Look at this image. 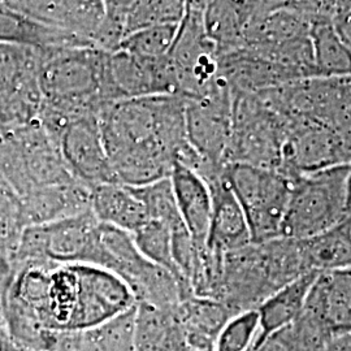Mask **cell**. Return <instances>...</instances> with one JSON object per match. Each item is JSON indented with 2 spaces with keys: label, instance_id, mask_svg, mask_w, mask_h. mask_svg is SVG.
Masks as SVG:
<instances>
[{
  "label": "cell",
  "instance_id": "cell-13",
  "mask_svg": "<svg viewBox=\"0 0 351 351\" xmlns=\"http://www.w3.org/2000/svg\"><path fill=\"white\" fill-rule=\"evenodd\" d=\"M10 7L43 25L63 30L95 49L104 17V1L98 0H26L7 1Z\"/></svg>",
  "mask_w": 351,
  "mask_h": 351
},
{
  "label": "cell",
  "instance_id": "cell-21",
  "mask_svg": "<svg viewBox=\"0 0 351 351\" xmlns=\"http://www.w3.org/2000/svg\"><path fill=\"white\" fill-rule=\"evenodd\" d=\"M232 314L221 302L190 297L176 310V320L194 351H213L215 339Z\"/></svg>",
  "mask_w": 351,
  "mask_h": 351
},
{
  "label": "cell",
  "instance_id": "cell-5",
  "mask_svg": "<svg viewBox=\"0 0 351 351\" xmlns=\"http://www.w3.org/2000/svg\"><path fill=\"white\" fill-rule=\"evenodd\" d=\"M226 178L245 213L251 243L282 237L291 182L280 171L226 164Z\"/></svg>",
  "mask_w": 351,
  "mask_h": 351
},
{
  "label": "cell",
  "instance_id": "cell-17",
  "mask_svg": "<svg viewBox=\"0 0 351 351\" xmlns=\"http://www.w3.org/2000/svg\"><path fill=\"white\" fill-rule=\"evenodd\" d=\"M176 204L190 237L206 246L213 215V197L208 185L188 167L176 163L169 176Z\"/></svg>",
  "mask_w": 351,
  "mask_h": 351
},
{
  "label": "cell",
  "instance_id": "cell-35",
  "mask_svg": "<svg viewBox=\"0 0 351 351\" xmlns=\"http://www.w3.org/2000/svg\"><path fill=\"white\" fill-rule=\"evenodd\" d=\"M326 351H351V333L330 339Z\"/></svg>",
  "mask_w": 351,
  "mask_h": 351
},
{
  "label": "cell",
  "instance_id": "cell-38",
  "mask_svg": "<svg viewBox=\"0 0 351 351\" xmlns=\"http://www.w3.org/2000/svg\"><path fill=\"white\" fill-rule=\"evenodd\" d=\"M250 351H255V348H254V349H252V350H250Z\"/></svg>",
  "mask_w": 351,
  "mask_h": 351
},
{
  "label": "cell",
  "instance_id": "cell-3",
  "mask_svg": "<svg viewBox=\"0 0 351 351\" xmlns=\"http://www.w3.org/2000/svg\"><path fill=\"white\" fill-rule=\"evenodd\" d=\"M348 164L290 178L282 237L306 239L350 217L346 206Z\"/></svg>",
  "mask_w": 351,
  "mask_h": 351
},
{
  "label": "cell",
  "instance_id": "cell-1",
  "mask_svg": "<svg viewBox=\"0 0 351 351\" xmlns=\"http://www.w3.org/2000/svg\"><path fill=\"white\" fill-rule=\"evenodd\" d=\"M185 108L180 95L103 104L98 121L116 182L143 186L169 178L191 147Z\"/></svg>",
  "mask_w": 351,
  "mask_h": 351
},
{
  "label": "cell",
  "instance_id": "cell-6",
  "mask_svg": "<svg viewBox=\"0 0 351 351\" xmlns=\"http://www.w3.org/2000/svg\"><path fill=\"white\" fill-rule=\"evenodd\" d=\"M203 8L204 1H186L184 19L168 55L177 95L185 99L207 94L221 81L219 50L206 34Z\"/></svg>",
  "mask_w": 351,
  "mask_h": 351
},
{
  "label": "cell",
  "instance_id": "cell-23",
  "mask_svg": "<svg viewBox=\"0 0 351 351\" xmlns=\"http://www.w3.org/2000/svg\"><path fill=\"white\" fill-rule=\"evenodd\" d=\"M300 243L310 272L351 271V216L322 234L300 239Z\"/></svg>",
  "mask_w": 351,
  "mask_h": 351
},
{
  "label": "cell",
  "instance_id": "cell-14",
  "mask_svg": "<svg viewBox=\"0 0 351 351\" xmlns=\"http://www.w3.org/2000/svg\"><path fill=\"white\" fill-rule=\"evenodd\" d=\"M302 315L330 339L351 333V271L319 274Z\"/></svg>",
  "mask_w": 351,
  "mask_h": 351
},
{
  "label": "cell",
  "instance_id": "cell-30",
  "mask_svg": "<svg viewBox=\"0 0 351 351\" xmlns=\"http://www.w3.org/2000/svg\"><path fill=\"white\" fill-rule=\"evenodd\" d=\"M172 233L173 232L169 226L159 221H149L132 236L141 254L149 259L151 263L156 264L171 272L182 287L172 256ZM184 291L186 293L185 289ZM186 295L190 297L188 293Z\"/></svg>",
  "mask_w": 351,
  "mask_h": 351
},
{
  "label": "cell",
  "instance_id": "cell-10",
  "mask_svg": "<svg viewBox=\"0 0 351 351\" xmlns=\"http://www.w3.org/2000/svg\"><path fill=\"white\" fill-rule=\"evenodd\" d=\"M351 163L350 145L339 128L319 121H294L289 125L280 172L293 178Z\"/></svg>",
  "mask_w": 351,
  "mask_h": 351
},
{
  "label": "cell",
  "instance_id": "cell-19",
  "mask_svg": "<svg viewBox=\"0 0 351 351\" xmlns=\"http://www.w3.org/2000/svg\"><path fill=\"white\" fill-rule=\"evenodd\" d=\"M0 45H16L39 50L91 47L63 30L43 25L0 1ZM94 49V47H93Z\"/></svg>",
  "mask_w": 351,
  "mask_h": 351
},
{
  "label": "cell",
  "instance_id": "cell-16",
  "mask_svg": "<svg viewBox=\"0 0 351 351\" xmlns=\"http://www.w3.org/2000/svg\"><path fill=\"white\" fill-rule=\"evenodd\" d=\"M21 201L27 226H43L91 211V190L69 180L33 189Z\"/></svg>",
  "mask_w": 351,
  "mask_h": 351
},
{
  "label": "cell",
  "instance_id": "cell-31",
  "mask_svg": "<svg viewBox=\"0 0 351 351\" xmlns=\"http://www.w3.org/2000/svg\"><path fill=\"white\" fill-rule=\"evenodd\" d=\"M178 25L154 26L139 30L126 37L117 50L126 51L143 60H162L172 50Z\"/></svg>",
  "mask_w": 351,
  "mask_h": 351
},
{
  "label": "cell",
  "instance_id": "cell-7",
  "mask_svg": "<svg viewBox=\"0 0 351 351\" xmlns=\"http://www.w3.org/2000/svg\"><path fill=\"white\" fill-rule=\"evenodd\" d=\"M40 60L39 49L0 45V124L5 133L38 121Z\"/></svg>",
  "mask_w": 351,
  "mask_h": 351
},
{
  "label": "cell",
  "instance_id": "cell-4",
  "mask_svg": "<svg viewBox=\"0 0 351 351\" xmlns=\"http://www.w3.org/2000/svg\"><path fill=\"white\" fill-rule=\"evenodd\" d=\"M232 137L226 164L280 171L289 121L268 107L259 94H234Z\"/></svg>",
  "mask_w": 351,
  "mask_h": 351
},
{
  "label": "cell",
  "instance_id": "cell-9",
  "mask_svg": "<svg viewBox=\"0 0 351 351\" xmlns=\"http://www.w3.org/2000/svg\"><path fill=\"white\" fill-rule=\"evenodd\" d=\"M156 95H177L168 56L162 60H143L124 50L106 52L101 71L104 103Z\"/></svg>",
  "mask_w": 351,
  "mask_h": 351
},
{
  "label": "cell",
  "instance_id": "cell-33",
  "mask_svg": "<svg viewBox=\"0 0 351 351\" xmlns=\"http://www.w3.org/2000/svg\"><path fill=\"white\" fill-rule=\"evenodd\" d=\"M333 25L337 30L341 39L351 50V1L348 8L339 13V16L333 20Z\"/></svg>",
  "mask_w": 351,
  "mask_h": 351
},
{
  "label": "cell",
  "instance_id": "cell-27",
  "mask_svg": "<svg viewBox=\"0 0 351 351\" xmlns=\"http://www.w3.org/2000/svg\"><path fill=\"white\" fill-rule=\"evenodd\" d=\"M330 337L301 315L293 324L278 330L255 346V351H326Z\"/></svg>",
  "mask_w": 351,
  "mask_h": 351
},
{
  "label": "cell",
  "instance_id": "cell-12",
  "mask_svg": "<svg viewBox=\"0 0 351 351\" xmlns=\"http://www.w3.org/2000/svg\"><path fill=\"white\" fill-rule=\"evenodd\" d=\"M58 149L69 175L90 190L116 182L97 116L75 120L66 126L58 141Z\"/></svg>",
  "mask_w": 351,
  "mask_h": 351
},
{
  "label": "cell",
  "instance_id": "cell-24",
  "mask_svg": "<svg viewBox=\"0 0 351 351\" xmlns=\"http://www.w3.org/2000/svg\"><path fill=\"white\" fill-rule=\"evenodd\" d=\"M176 310L167 311L137 304L136 351H194L182 336L176 320Z\"/></svg>",
  "mask_w": 351,
  "mask_h": 351
},
{
  "label": "cell",
  "instance_id": "cell-15",
  "mask_svg": "<svg viewBox=\"0 0 351 351\" xmlns=\"http://www.w3.org/2000/svg\"><path fill=\"white\" fill-rule=\"evenodd\" d=\"M213 197V215L207 236V249L219 255L243 249L251 243L245 213L230 188L226 173L207 182Z\"/></svg>",
  "mask_w": 351,
  "mask_h": 351
},
{
  "label": "cell",
  "instance_id": "cell-25",
  "mask_svg": "<svg viewBox=\"0 0 351 351\" xmlns=\"http://www.w3.org/2000/svg\"><path fill=\"white\" fill-rule=\"evenodd\" d=\"M310 38L316 77L351 75V50L341 39L332 21H313Z\"/></svg>",
  "mask_w": 351,
  "mask_h": 351
},
{
  "label": "cell",
  "instance_id": "cell-8",
  "mask_svg": "<svg viewBox=\"0 0 351 351\" xmlns=\"http://www.w3.org/2000/svg\"><path fill=\"white\" fill-rule=\"evenodd\" d=\"M77 298L66 332H88L137 307L125 282L95 265L75 264Z\"/></svg>",
  "mask_w": 351,
  "mask_h": 351
},
{
  "label": "cell",
  "instance_id": "cell-18",
  "mask_svg": "<svg viewBox=\"0 0 351 351\" xmlns=\"http://www.w3.org/2000/svg\"><path fill=\"white\" fill-rule=\"evenodd\" d=\"M261 1H204L203 24L219 55L239 50L258 13Z\"/></svg>",
  "mask_w": 351,
  "mask_h": 351
},
{
  "label": "cell",
  "instance_id": "cell-29",
  "mask_svg": "<svg viewBox=\"0 0 351 351\" xmlns=\"http://www.w3.org/2000/svg\"><path fill=\"white\" fill-rule=\"evenodd\" d=\"M143 203L150 221H159L176 232L185 228L177 210L175 194L169 178H163L143 186H132Z\"/></svg>",
  "mask_w": 351,
  "mask_h": 351
},
{
  "label": "cell",
  "instance_id": "cell-37",
  "mask_svg": "<svg viewBox=\"0 0 351 351\" xmlns=\"http://www.w3.org/2000/svg\"><path fill=\"white\" fill-rule=\"evenodd\" d=\"M5 132H4V129H3V126L0 124V136H3Z\"/></svg>",
  "mask_w": 351,
  "mask_h": 351
},
{
  "label": "cell",
  "instance_id": "cell-20",
  "mask_svg": "<svg viewBox=\"0 0 351 351\" xmlns=\"http://www.w3.org/2000/svg\"><path fill=\"white\" fill-rule=\"evenodd\" d=\"M91 213L101 224L119 228L130 234L150 221L133 188L119 182L103 184L91 190Z\"/></svg>",
  "mask_w": 351,
  "mask_h": 351
},
{
  "label": "cell",
  "instance_id": "cell-28",
  "mask_svg": "<svg viewBox=\"0 0 351 351\" xmlns=\"http://www.w3.org/2000/svg\"><path fill=\"white\" fill-rule=\"evenodd\" d=\"M27 228L21 198L0 180V252L10 261Z\"/></svg>",
  "mask_w": 351,
  "mask_h": 351
},
{
  "label": "cell",
  "instance_id": "cell-2",
  "mask_svg": "<svg viewBox=\"0 0 351 351\" xmlns=\"http://www.w3.org/2000/svg\"><path fill=\"white\" fill-rule=\"evenodd\" d=\"M310 274L300 239H272L224 255L216 301L233 315L256 310L277 290Z\"/></svg>",
  "mask_w": 351,
  "mask_h": 351
},
{
  "label": "cell",
  "instance_id": "cell-34",
  "mask_svg": "<svg viewBox=\"0 0 351 351\" xmlns=\"http://www.w3.org/2000/svg\"><path fill=\"white\" fill-rule=\"evenodd\" d=\"M13 268L10 261L0 252V300L4 298L5 290L12 278Z\"/></svg>",
  "mask_w": 351,
  "mask_h": 351
},
{
  "label": "cell",
  "instance_id": "cell-36",
  "mask_svg": "<svg viewBox=\"0 0 351 351\" xmlns=\"http://www.w3.org/2000/svg\"><path fill=\"white\" fill-rule=\"evenodd\" d=\"M346 206L351 216V163L348 164V173H346Z\"/></svg>",
  "mask_w": 351,
  "mask_h": 351
},
{
  "label": "cell",
  "instance_id": "cell-32",
  "mask_svg": "<svg viewBox=\"0 0 351 351\" xmlns=\"http://www.w3.org/2000/svg\"><path fill=\"white\" fill-rule=\"evenodd\" d=\"M261 335L256 310L232 316L215 339L213 351H250Z\"/></svg>",
  "mask_w": 351,
  "mask_h": 351
},
{
  "label": "cell",
  "instance_id": "cell-11",
  "mask_svg": "<svg viewBox=\"0 0 351 351\" xmlns=\"http://www.w3.org/2000/svg\"><path fill=\"white\" fill-rule=\"evenodd\" d=\"M185 116L189 145L193 150L207 163L226 165V151L232 137L233 95L223 77L207 94L186 99Z\"/></svg>",
  "mask_w": 351,
  "mask_h": 351
},
{
  "label": "cell",
  "instance_id": "cell-26",
  "mask_svg": "<svg viewBox=\"0 0 351 351\" xmlns=\"http://www.w3.org/2000/svg\"><path fill=\"white\" fill-rule=\"evenodd\" d=\"M125 38L154 26L178 25L184 19L186 1L177 0H120Z\"/></svg>",
  "mask_w": 351,
  "mask_h": 351
},
{
  "label": "cell",
  "instance_id": "cell-22",
  "mask_svg": "<svg viewBox=\"0 0 351 351\" xmlns=\"http://www.w3.org/2000/svg\"><path fill=\"white\" fill-rule=\"evenodd\" d=\"M317 275L319 272H310L297 278L287 287L277 290L256 308L261 326L256 345L300 319Z\"/></svg>",
  "mask_w": 351,
  "mask_h": 351
}]
</instances>
